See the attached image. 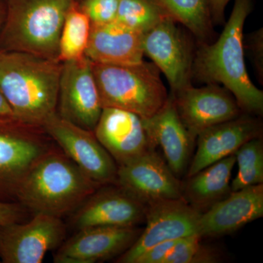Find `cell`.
Masks as SVG:
<instances>
[{
	"label": "cell",
	"instance_id": "1",
	"mask_svg": "<svg viewBox=\"0 0 263 263\" xmlns=\"http://www.w3.org/2000/svg\"><path fill=\"white\" fill-rule=\"evenodd\" d=\"M251 0H235L230 18L217 41L202 43L194 57L193 79L221 84L230 91L242 113L262 115L263 91L251 80L246 67L243 28L252 11Z\"/></svg>",
	"mask_w": 263,
	"mask_h": 263
},
{
	"label": "cell",
	"instance_id": "2",
	"mask_svg": "<svg viewBox=\"0 0 263 263\" xmlns=\"http://www.w3.org/2000/svg\"><path fill=\"white\" fill-rule=\"evenodd\" d=\"M101 186L54 144L26 175L16 201L34 214L62 218L75 212Z\"/></svg>",
	"mask_w": 263,
	"mask_h": 263
},
{
	"label": "cell",
	"instance_id": "3",
	"mask_svg": "<svg viewBox=\"0 0 263 263\" xmlns=\"http://www.w3.org/2000/svg\"><path fill=\"white\" fill-rule=\"evenodd\" d=\"M61 70L57 60L0 51V89L16 119L43 127L57 113Z\"/></svg>",
	"mask_w": 263,
	"mask_h": 263
},
{
	"label": "cell",
	"instance_id": "4",
	"mask_svg": "<svg viewBox=\"0 0 263 263\" xmlns=\"http://www.w3.org/2000/svg\"><path fill=\"white\" fill-rule=\"evenodd\" d=\"M76 0H5L0 51L57 60L67 10Z\"/></svg>",
	"mask_w": 263,
	"mask_h": 263
},
{
	"label": "cell",
	"instance_id": "5",
	"mask_svg": "<svg viewBox=\"0 0 263 263\" xmlns=\"http://www.w3.org/2000/svg\"><path fill=\"white\" fill-rule=\"evenodd\" d=\"M103 108L133 112L146 119L153 117L169 98L153 62L109 65L91 62Z\"/></svg>",
	"mask_w": 263,
	"mask_h": 263
},
{
	"label": "cell",
	"instance_id": "6",
	"mask_svg": "<svg viewBox=\"0 0 263 263\" xmlns=\"http://www.w3.org/2000/svg\"><path fill=\"white\" fill-rule=\"evenodd\" d=\"M53 143L43 127L0 118V201L17 202L24 178Z\"/></svg>",
	"mask_w": 263,
	"mask_h": 263
},
{
	"label": "cell",
	"instance_id": "7",
	"mask_svg": "<svg viewBox=\"0 0 263 263\" xmlns=\"http://www.w3.org/2000/svg\"><path fill=\"white\" fill-rule=\"evenodd\" d=\"M62 218L35 214L28 222L0 227V258L3 263H41L49 251L65 241Z\"/></svg>",
	"mask_w": 263,
	"mask_h": 263
},
{
	"label": "cell",
	"instance_id": "8",
	"mask_svg": "<svg viewBox=\"0 0 263 263\" xmlns=\"http://www.w3.org/2000/svg\"><path fill=\"white\" fill-rule=\"evenodd\" d=\"M46 134L83 171L101 185L117 183L118 165L89 130L54 114L43 124Z\"/></svg>",
	"mask_w": 263,
	"mask_h": 263
},
{
	"label": "cell",
	"instance_id": "9",
	"mask_svg": "<svg viewBox=\"0 0 263 263\" xmlns=\"http://www.w3.org/2000/svg\"><path fill=\"white\" fill-rule=\"evenodd\" d=\"M200 216L201 214L183 199L148 204L146 228L136 242L117 257L116 262L135 263L141 254L156 245L198 234Z\"/></svg>",
	"mask_w": 263,
	"mask_h": 263
},
{
	"label": "cell",
	"instance_id": "10",
	"mask_svg": "<svg viewBox=\"0 0 263 263\" xmlns=\"http://www.w3.org/2000/svg\"><path fill=\"white\" fill-rule=\"evenodd\" d=\"M103 108L89 59L62 63L57 114L67 122L94 131Z\"/></svg>",
	"mask_w": 263,
	"mask_h": 263
},
{
	"label": "cell",
	"instance_id": "11",
	"mask_svg": "<svg viewBox=\"0 0 263 263\" xmlns=\"http://www.w3.org/2000/svg\"><path fill=\"white\" fill-rule=\"evenodd\" d=\"M143 53L164 74L172 95L192 85L194 57L189 38L165 18L143 36Z\"/></svg>",
	"mask_w": 263,
	"mask_h": 263
},
{
	"label": "cell",
	"instance_id": "12",
	"mask_svg": "<svg viewBox=\"0 0 263 263\" xmlns=\"http://www.w3.org/2000/svg\"><path fill=\"white\" fill-rule=\"evenodd\" d=\"M147 205L116 183L102 185L71 214L76 230L91 227H134L145 221Z\"/></svg>",
	"mask_w": 263,
	"mask_h": 263
},
{
	"label": "cell",
	"instance_id": "13",
	"mask_svg": "<svg viewBox=\"0 0 263 263\" xmlns=\"http://www.w3.org/2000/svg\"><path fill=\"white\" fill-rule=\"evenodd\" d=\"M171 96L181 122L195 141L208 128L242 114L233 95L219 84L200 88L191 85Z\"/></svg>",
	"mask_w": 263,
	"mask_h": 263
},
{
	"label": "cell",
	"instance_id": "14",
	"mask_svg": "<svg viewBox=\"0 0 263 263\" xmlns=\"http://www.w3.org/2000/svg\"><path fill=\"white\" fill-rule=\"evenodd\" d=\"M116 184L143 203L183 199V183L156 149L119 166Z\"/></svg>",
	"mask_w": 263,
	"mask_h": 263
},
{
	"label": "cell",
	"instance_id": "15",
	"mask_svg": "<svg viewBox=\"0 0 263 263\" xmlns=\"http://www.w3.org/2000/svg\"><path fill=\"white\" fill-rule=\"evenodd\" d=\"M134 227H91L76 230L62 243L53 257L55 263H95L119 257L141 234Z\"/></svg>",
	"mask_w": 263,
	"mask_h": 263
},
{
	"label": "cell",
	"instance_id": "16",
	"mask_svg": "<svg viewBox=\"0 0 263 263\" xmlns=\"http://www.w3.org/2000/svg\"><path fill=\"white\" fill-rule=\"evenodd\" d=\"M94 133L118 167L157 148L143 119L123 109L103 108Z\"/></svg>",
	"mask_w": 263,
	"mask_h": 263
},
{
	"label": "cell",
	"instance_id": "17",
	"mask_svg": "<svg viewBox=\"0 0 263 263\" xmlns=\"http://www.w3.org/2000/svg\"><path fill=\"white\" fill-rule=\"evenodd\" d=\"M262 137L260 119L250 114L219 123L201 132L197 137V150L190 164L187 178L214 162L235 155L242 145Z\"/></svg>",
	"mask_w": 263,
	"mask_h": 263
},
{
	"label": "cell",
	"instance_id": "18",
	"mask_svg": "<svg viewBox=\"0 0 263 263\" xmlns=\"http://www.w3.org/2000/svg\"><path fill=\"white\" fill-rule=\"evenodd\" d=\"M263 216V184L231 192L201 214L198 234L202 238L229 235Z\"/></svg>",
	"mask_w": 263,
	"mask_h": 263
},
{
	"label": "cell",
	"instance_id": "19",
	"mask_svg": "<svg viewBox=\"0 0 263 263\" xmlns=\"http://www.w3.org/2000/svg\"><path fill=\"white\" fill-rule=\"evenodd\" d=\"M144 34L114 21L91 24L86 57L95 63L135 65L143 61Z\"/></svg>",
	"mask_w": 263,
	"mask_h": 263
},
{
	"label": "cell",
	"instance_id": "20",
	"mask_svg": "<svg viewBox=\"0 0 263 263\" xmlns=\"http://www.w3.org/2000/svg\"><path fill=\"white\" fill-rule=\"evenodd\" d=\"M143 122L156 146L162 148L170 168L179 177L187 167L195 141L181 122L172 96L158 112L143 119Z\"/></svg>",
	"mask_w": 263,
	"mask_h": 263
},
{
	"label": "cell",
	"instance_id": "21",
	"mask_svg": "<svg viewBox=\"0 0 263 263\" xmlns=\"http://www.w3.org/2000/svg\"><path fill=\"white\" fill-rule=\"evenodd\" d=\"M235 155L217 161L187 178L183 183L182 197L189 205L203 214L231 193V175Z\"/></svg>",
	"mask_w": 263,
	"mask_h": 263
},
{
	"label": "cell",
	"instance_id": "22",
	"mask_svg": "<svg viewBox=\"0 0 263 263\" xmlns=\"http://www.w3.org/2000/svg\"><path fill=\"white\" fill-rule=\"evenodd\" d=\"M91 29L89 16L83 10L80 0H76L67 10L62 25L57 60L63 63L86 57Z\"/></svg>",
	"mask_w": 263,
	"mask_h": 263
},
{
	"label": "cell",
	"instance_id": "23",
	"mask_svg": "<svg viewBox=\"0 0 263 263\" xmlns=\"http://www.w3.org/2000/svg\"><path fill=\"white\" fill-rule=\"evenodd\" d=\"M166 18L186 27L194 35L206 43L213 31L209 0H153Z\"/></svg>",
	"mask_w": 263,
	"mask_h": 263
},
{
	"label": "cell",
	"instance_id": "24",
	"mask_svg": "<svg viewBox=\"0 0 263 263\" xmlns=\"http://www.w3.org/2000/svg\"><path fill=\"white\" fill-rule=\"evenodd\" d=\"M262 137L251 140L235 153L238 164L236 176L231 181L232 192L241 189L263 184Z\"/></svg>",
	"mask_w": 263,
	"mask_h": 263
},
{
	"label": "cell",
	"instance_id": "25",
	"mask_svg": "<svg viewBox=\"0 0 263 263\" xmlns=\"http://www.w3.org/2000/svg\"><path fill=\"white\" fill-rule=\"evenodd\" d=\"M165 18L153 0H120L116 22L146 34Z\"/></svg>",
	"mask_w": 263,
	"mask_h": 263
},
{
	"label": "cell",
	"instance_id": "26",
	"mask_svg": "<svg viewBox=\"0 0 263 263\" xmlns=\"http://www.w3.org/2000/svg\"><path fill=\"white\" fill-rule=\"evenodd\" d=\"M199 234L177 240L164 263H218L223 260L219 249L202 242Z\"/></svg>",
	"mask_w": 263,
	"mask_h": 263
},
{
	"label": "cell",
	"instance_id": "27",
	"mask_svg": "<svg viewBox=\"0 0 263 263\" xmlns=\"http://www.w3.org/2000/svg\"><path fill=\"white\" fill-rule=\"evenodd\" d=\"M120 0H82L81 5L91 24L110 23L117 18Z\"/></svg>",
	"mask_w": 263,
	"mask_h": 263
},
{
	"label": "cell",
	"instance_id": "28",
	"mask_svg": "<svg viewBox=\"0 0 263 263\" xmlns=\"http://www.w3.org/2000/svg\"><path fill=\"white\" fill-rule=\"evenodd\" d=\"M243 48L249 51L259 81H263V29H257L243 36Z\"/></svg>",
	"mask_w": 263,
	"mask_h": 263
},
{
	"label": "cell",
	"instance_id": "29",
	"mask_svg": "<svg viewBox=\"0 0 263 263\" xmlns=\"http://www.w3.org/2000/svg\"><path fill=\"white\" fill-rule=\"evenodd\" d=\"M178 240H167L151 247L141 254L135 263H164V259Z\"/></svg>",
	"mask_w": 263,
	"mask_h": 263
},
{
	"label": "cell",
	"instance_id": "30",
	"mask_svg": "<svg viewBox=\"0 0 263 263\" xmlns=\"http://www.w3.org/2000/svg\"><path fill=\"white\" fill-rule=\"evenodd\" d=\"M27 212L18 202L0 201V227L23 221Z\"/></svg>",
	"mask_w": 263,
	"mask_h": 263
},
{
	"label": "cell",
	"instance_id": "31",
	"mask_svg": "<svg viewBox=\"0 0 263 263\" xmlns=\"http://www.w3.org/2000/svg\"><path fill=\"white\" fill-rule=\"evenodd\" d=\"M230 0H209V9L213 24L224 23V11Z\"/></svg>",
	"mask_w": 263,
	"mask_h": 263
},
{
	"label": "cell",
	"instance_id": "32",
	"mask_svg": "<svg viewBox=\"0 0 263 263\" xmlns=\"http://www.w3.org/2000/svg\"><path fill=\"white\" fill-rule=\"evenodd\" d=\"M15 117L13 110L0 89V118Z\"/></svg>",
	"mask_w": 263,
	"mask_h": 263
},
{
	"label": "cell",
	"instance_id": "33",
	"mask_svg": "<svg viewBox=\"0 0 263 263\" xmlns=\"http://www.w3.org/2000/svg\"><path fill=\"white\" fill-rule=\"evenodd\" d=\"M5 17V0H0V28L4 22Z\"/></svg>",
	"mask_w": 263,
	"mask_h": 263
},
{
	"label": "cell",
	"instance_id": "34",
	"mask_svg": "<svg viewBox=\"0 0 263 263\" xmlns=\"http://www.w3.org/2000/svg\"><path fill=\"white\" fill-rule=\"evenodd\" d=\"M0 262H1V258H0Z\"/></svg>",
	"mask_w": 263,
	"mask_h": 263
}]
</instances>
